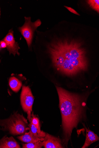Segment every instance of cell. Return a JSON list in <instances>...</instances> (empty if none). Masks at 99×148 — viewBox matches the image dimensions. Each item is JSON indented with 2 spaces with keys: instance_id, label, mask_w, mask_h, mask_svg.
Returning <instances> with one entry per match:
<instances>
[{
  "instance_id": "obj_1",
  "label": "cell",
  "mask_w": 99,
  "mask_h": 148,
  "mask_svg": "<svg viewBox=\"0 0 99 148\" xmlns=\"http://www.w3.org/2000/svg\"><path fill=\"white\" fill-rule=\"evenodd\" d=\"M48 49L53 66L61 73L72 76L87 70L86 51L79 42L66 38L55 39Z\"/></svg>"
},
{
  "instance_id": "obj_2",
  "label": "cell",
  "mask_w": 99,
  "mask_h": 148,
  "mask_svg": "<svg viewBox=\"0 0 99 148\" xmlns=\"http://www.w3.org/2000/svg\"><path fill=\"white\" fill-rule=\"evenodd\" d=\"M59 99V107L62 117V127L64 147H67L72 134L79 124L87 123L86 101L89 92L84 95L69 92L56 86Z\"/></svg>"
},
{
  "instance_id": "obj_3",
  "label": "cell",
  "mask_w": 99,
  "mask_h": 148,
  "mask_svg": "<svg viewBox=\"0 0 99 148\" xmlns=\"http://www.w3.org/2000/svg\"><path fill=\"white\" fill-rule=\"evenodd\" d=\"M27 120L23 115L14 113L8 118L1 120V130L8 131L13 135H19L25 133L27 130Z\"/></svg>"
},
{
  "instance_id": "obj_4",
  "label": "cell",
  "mask_w": 99,
  "mask_h": 148,
  "mask_svg": "<svg viewBox=\"0 0 99 148\" xmlns=\"http://www.w3.org/2000/svg\"><path fill=\"white\" fill-rule=\"evenodd\" d=\"M25 22L22 26L19 28V30L25 39L28 47L31 46L35 31L41 24L39 19L34 22L31 21L30 17H25Z\"/></svg>"
},
{
  "instance_id": "obj_5",
  "label": "cell",
  "mask_w": 99,
  "mask_h": 148,
  "mask_svg": "<svg viewBox=\"0 0 99 148\" xmlns=\"http://www.w3.org/2000/svg\"><path fill=\"white\" fill-rule=\"evenodd\" d=\"M34 101V97L30 88L23 86L21 95V102L24 111L28 114V119L31 117Z\"/></svg>"
},
{
  "instance_id": "obj_6",
  "label": "cell",
  "mask_w": 99,
  "mask_h": 148,
  "mask_svg": "<svg viewBox=\"0 0 99 148\" xmlns=\"http://www.w3.org/2000/svg\"><path fill=\"white\" fill-rule=\"evenodd\" d=\"M3 40L6 44L7 48L10 55L12 53L14 56H15L16 54L19 55V50L20 48L17 42L15 41L12 29L9 30L8 33Z\"/></svg>"
},
{
  "instance_id": "obj_7",
  "label": "cell",
  "mask_w": 99,
  "mask_h": 148,
  "mask_svg": "<svg viewBox=\"0 0 99 148\" xmlns=\"http://www.w3.org/2000/svg\"><path fill=\"white\" fill-rule=\"evenodd\" d=\"M44 147L45 148H64L62 140L60 138L54 137L48 133L43 141Z\"/></svg>"
},
{
  "instance_id": "obj_8",
  "label": "cell",
  "mask_w": 99,
  "mask_h": 148,
  "mask_svg": "<svg viewBox=\"0 0 99 148\" xmlns=\"http://www.w3.org/2000/svg\"><path fill=\"white\" fill-rule=\"evenodd\" d=\"M83 125L85 129L86 136V139L82 148H88L93 143L99 140V137L93 132L87 128L84 124Z\"/></svg>"
},
{
  "instance_id": "obj_9",
  "label": "cell",
  "mask_w": 99,
  "mask_h": 148,
  "mask_svg": "<svg viewBox=\"0 0 99 148\" xmlns=\"http://www.w3.org/2000/svg\"><path fill=\"white\" fill-rule=\"evenodd\" d=\"M1 148H20V146L12 137H4L0 141Z\"/></svg>"
},
{
  "instance_id": "obj_10",
  "label": "cell",
  "mask_w": 99,
  "mask_h": 148,
  "mask_svg": "<svg viewBox=\"0 0 99 148\" xmlns=\"http://www.w3.org/2000/svg\"><path fill=\"white\" fill-rule=\"evenodd\" d=\"M20 140L24 142L29 143L43 141L45 138H39L33 135L30 132L25 133L24 135L17 137Z\"/></svg>"
},
{
  "instance_id": "obj_11",
  "label": "cell",
  "mask_w": 99,
  "mask_h": 148,
  "mask_svg": "<svg viewBox=\"0 0 99 148\" xmlns=\"http://www.w3.org/2000/svg\"><path fill=\"white\" fill-rule=\"evenodd\" d=\"M9 83L11 89L16 92L19 90L22 85L21 82L15 77H11L10 78Z\"/></svg>"
},
{
  "instance_id": "obj_12",
  "label": "cell",
  "mask_w": 99,
  "mask_h": 148,
  "mask_svg": "<svg viewBox=\"0 0 99 148\" xmlns=\"http://www.w3.org/2000/svg\"><path fill=\"white\" fill-rule=\"evenodd\" d=\"M29 128L27 130H29L35 136L39 138H45L46 135V133L43 131L39 130L32 123L30 122L28 125Z\"/></svg>"
},
{
  "instance_id": "obj_13",
  "label": "cell",
  "mask_w": 99,
  "mask_h": 148,
  "mask_svg": "<svg viewBox=\"0 0 99 148\" xmlns=\"http://www.w3.org/2000/svg\"><path fill=\"white\" fill-rule=\"evenodd\" d=\"M44 146L43 141L27 143L22 145L23 148H41Z\"/></svg>"
},
{
  "instance_id": "obj_14",
  "label": "cell",
  "mask_w": 99,
  "mask_h": 148,
  "mask_svg": "<svg viewBox=\"0 0 99 148\" xmlns=\"http://www.w3.org/2000/svg\"><path fill=\"white\" fill-rule=\"evenodd\" d=\"M30 122L32 123L40 131H41L39 120V119L35 116L33 112V113L31 118L28 119Z\"/></svg>"
},
{
  "instance_id": "obj_15",
  "label": "cell",
  "mask_w": 99,
  "mask_h": 148,
  "mask_svg": "<svg viewBox=\"0 0 99 148\" xmlns=\"http://www.w3.org/2000/svg\"><path fill=\"white\" fill-rule=\"evenodd\" d=\"M87 2L91 7L99 13V0H89Z\"/></svg>"
},
{
  "instance_id": "obj_16",
  "label": "cell",
  "mask_w": 99,
  "mask_h": 148,
  "mask_svg": "<svg viewBox=\"0 0 99 148\" xmlns=\"http://www.w3.org/2000/svg\"><path fill=\"white\" fill-rule=\"evenodd\" d=\"M64 7L71 12L74 13V14L80 16V15L79 14V13L73 8L65 6H64Z\"/></svg>"
},
{
  "instance_id": "obj_17",
  "label": "cell",
  "mask_w": 99,
  "mask_h": 148,
  "mask_svg": "<svg viewBox=\"0 0 99 148\" xmlns=\"http://www.w3.org/2000/svg\"><path fill=\"white\" fill-rule=\"evenodd\" d=\"M0 48H1V50L2 49L7 48V44L6 42H4L3 40L1 41L0 42Z\"/></svg>"
},
{
  "instance_id": "obj_18",
  "label": "cell",
  "mask_w": 99,
  "mask_h": 148,
  "mask_svg": "<svg viewBox=\"0 0 99 148\" xmlns=\"http://www.w3.org/2000/svg\"></svg>"
}]
</instances>
